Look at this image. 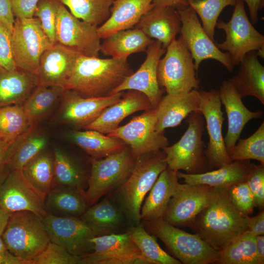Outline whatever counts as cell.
Returning a JSON list of instances; mask_svg holds the SVG:
<instances>
[{
	"label": "cell",
	"instance_id": "47",
	"mask_svg": "<svg viewBox=\"0 0 264 264\" xmlns=\"http://www.w3.org/2000/svg\"><path fill=\"white\" fill-rule=\"evenodd\" d=\"M228 194L233 205L243 216H249L256 207L253 195L246 181L228 186Z\"/></svg>",
	"mask_w": 264,
	"mask_h": 264
},
{
	"label": "cell",
	"instance_id": "22",
	"mask_svg": "<svg viewBox=\"0 0 264 264\" xmlns=\"http://www.w3.org/2000/svg\"><path fill=\"white\" fill-rule=\"evenodd\" d=\"M80 55L60 44L52 45L41 56L37 74L39 84L64 88Z\"/></svg>",
	"mask_w": 264,
	"mask_h": 264
},
{
	"label": "cell",
	"instance_id": "49",
	"mask_svg": "<svg viewBox=\"0 0 264 264\" xmlns=\"http://www.w3.org/2000/svg\"><path fill=\"white\" fill-rule=\"evenodd\" d=\"M0 67L14 71L15 62L11 43V33L0 22Z\"/></svg>",
	"mask_w": 264,
	"mask_h": 264
},
{
	"label": "cell",
	"instance_id": "11",
	"mask_svg": "<svg viewBox=\"0 0 264 264\" xmlns=\"http://www.w3.org/2000/svg\"><path fill=\"white\" fill-rule=\"evenodd\" d=\"M176 9L181 23L179 33L193 57L196 71H198L202 61L211 59L219 62L232 71L234 66L229 54L220 50L208 36L194 9L188 4Z\"/></svg>",
	"mask_w": 264,
	"mask_h": 264
},
{
	"label": "cell",
	"instance_id": "53",
	"mask_svg": "<svg viewBox=\"0 0 264 264\" xmlns=\"http://www.w3.org/2000/svg\"><path fill=\"white\" fill-rule=\"evenodd\" d=\"M0 264H29V263L10 253L0 236Z\"/></svg>",
	"mask_w": 264,
	"mask_h": 264
},
{
	"label": "cell",
	"instance_id": "37",
	"mask_svg": "<svg viewBox=\"0 0 264 264\" xmlns=\"http://www.w3.org/2000/svg\"><path fill=\"white\" fill-rule=\"evenodd\" d=\"M54 177L52 187H65L85 191L87 181L85 173L80 166L65 152L55 147L53 149Z\"/></svg>",
	"mask_w": 264,
	"mask_h": 264
},
{
	"label": "cell",
	"instance_id": "32",
	"mask_svg": "<svg viewBox=\"0 0 264 264\" xmlns=\"http://www.w3.org/2000/svg\"><path fill=\"white\" fill-rule=\"evenodd\" d=\"M154 41L136 28L120 30L104 39L100 52L111 58L127 59L132 54L146 51Z\"/></svg>",
	"mask_w": 264,
	"mask_h": 264
},
{
	"label": "cell",
	"instance_id": "23",
	"mask_svg": "<svg viewBox=\"0 0 264 264\" xmlns=\"http://www.w3.org/2000/svg\"><path fill=\"white\" fill-rule=\"evenodd\" d=\"M200 105L198 89H193L186 93L167 94L162 96L155 108L156 131L163 132L167 128L179 125L190 113L199 111Z\"/></svg>",
	"mask_w": 264,
	"mask_h": 264
},
{
	"label": "cell",
	"instance_id": "21",
	"mask_svg": "<svg viewBox=\"0 0 264 264\" xmlns=\"http://www.w3.org/2000/svg\"><path fill=\"white\" fill-rule=\"evenodd\" d=\"M219 92L227 116L228 129L224 141L230 155L245 125L253 119L262 117L264 113L262 110H249L236 88L228 80L222 82Z\"/></svg>",
	"mask_w": 264,
	"mask_h": 264
},
{
	"label": "cell",
	"instance_id": "41",
	"mask_svg": "<svg viewBox=\"0 0 264 264\" xmlns=\"http://www.w3.org/2000/svg\"><path fill=\"white\" fill-rule=\"evenodd\" d=\"M132 239L148 264H181L159 245L156 237L151 235L140 223L129 229Z\"/></svg>",
	"mask_w": 264,
	"mask_h": 264
},
{
	"label": "cell",
	"instance_id": "31",
	"mask_svg": "<svg viewBox=\"0 0 264 264\" xmlns=\"http://www.w3.org/2000/svg\"><path fill=\"white\" fill-rule=\"evenodd\" d=\"M80 218L97 237L116 233L126 217L118 205L108 198L88 207Z\"/></svg>",
	"mask_w": 264,
	"mask_h": 264
},
{
	"label": "cell",
	"instance_id": "12",
	"mask_svg": "<svg viewBox=\"0 0 264 264\" xmlns=\"http://www.w3.org/2000/svg\"><path fill=\"white\" fill-rule=\"evenodd\" d=\"M155 110L145 111L133 117L122 126H118L107 135L117 137L129 146L132 156L136 159L140 156L162 150L169 145L164 132L155 130Z\"/></svg>",
	"mask_w": 264,
	"mask_h": 264
},
{
	"label": "cell",
	"instance_id": "17",
	"mask_svg": "<svg viewBox=\"0 0 264 264\" xmlns=\"http://www.w3.org/2000/svg\"><path fill=\"white\" fill-rule=\"evenodd\" d=\"M45 197L26 179L22 170H10L0 186V208L9 214L29 211L43 218L47 214Z\"/></svg>",
	"mask_w": 264,
	"mask_h": 264
},
{
	"label": "cell",
	"instance_id": "6",
	"mask_svg": "<svg viewBox=\"0 0 264 264\" xmlns=\"http://www.w3.org/2000/svg\"><path fill=\"white\" fill-rule=\"evenodd\" d=\"M186 122L187 128L180 139L162 149L167 166L176 171L183 170L188 174L206 172L209 167L202 139L204 117L200 111H194L188 116Z\"/></svg>",
	"mask_w": 264,
	"mask_h": 264
},
{
	"label": "cell",
	"instance_id": "38",
	"mask_svg": "<svg viewBox=\"0 0 264 264\" xmlns=\"http://www.w3.org/2000/svg\"><path fill=\"white\" fill-rule=\"evenodd\" d=\"M218 264H258L256 237L247 230L237 236L220 251Z\"/></svg>",
	"mask_w": 264,
	"mask_h": 264
},
{
	"label": "cell",
	"instance_id": "42",
	"mask_svg": "<svg viewBox=\"0 0 264 264\" xmlns=\"http://www.w3.org/2000/svg\"><path fill=\"white\" fill-rule=\"evenodd\" d=\"M25 114L22 105L0 108V140L12 143L20 135L33 125Z\"/></svg>",
	"mask_w": 264,
	"mask_h": 264
},
{
	"label": "cell",
	"instance_id": "43",
	"mask_svg": "<svg viewBox=\"0 0 264 264\" xmlns=\"http://www.w3.org/2000/svg\"><path fill=\"white\" fill-rule=\"evenodd\" d=\"M188 5L198 15L202 27L214 41L215 29L218 19L223 9L234 6L236 0H186Z\"/></svg>",
	"mask_w": 264,
	"mask_h": 264
},
{
	"label": "cell",
	"instance_id": "25",
	"mask_svg": "<svg viewBox=\"0 0 264 264\" xmlns=\"http://www.w3.org/2000/svg\"><path fill=\"white\" fill-rule=\"evenodd\" d=\"M176 8L173 6H153L140 19L135 28L151 39L160 42L167 48L175 39L181 27Z\"/></svg>",
	"mask_w": 264,
	"mask_h": 264
},
{
	"label": "cell",
	"instance_id": "58",
	"mask_svg": "<svg viewBox=\"0 0 264 264\" xmlns=\"http://www.w3.org/2000/svg\"><path fill=\"white\" fill-rule=\"evenodd\" d=\"M10 214L0 208V236L1 235L7 224Z\"/></svg>",
	"mask_w": 264,
	"mask_h": 264
},
{
	"label": "cell",
	"instance_id": "59",
	"mask_svg": "<svg viewBox=\"0 0 264 264\" xmlns=\"http://www.w3.org/2000/svg\"><path fill=\"white\" fill-rule=\"evenodd\" d=\"M10 171V169L7 166L0 168V186L4 181Z\"/></svg>",
	"mask_w": 264,
	"mask_h": 264
},
{
	"label": "cell",
	"instance_id": "8",
	"mask_svg": "<svg viewBox=\"0 0 264 264\" xmlns=\"http://www.w3.org/2000/svg\"><path fill=\"white\" fill-rule=\"evenodd\" d=\"M165 53L157 67L159 86L171 94L198 89L199 81L196 74L194 59L181 36L171 43Z\"/></svg>",
	"mask_w": 264,
	"mask_h": 264
},
{
	"label": "cell",
	"instance_id": "26",
	"mask_svg": "<svg viewBox=\"0 0 264 264\" xmlns=\"http://www.w3.org/2000/svg\"><path fill=\"white\" fill-rule=\"evenodd\" d=\"M153 0H114L109 18L100 26L97 33L105 39L120 30L131 29L153 6Z\"/></svg>",
	"mask_w": 264,
	"mask_h": 264
},
{
	"label": "cell",
	"instance_id": "5",
	"mask_svg": "<svg viewBox=\"0 0 264 264\" xmlns=\"http://www.w3.org/2000/svg\"><path fill=\"white\" fill-rule=\"evenodd\" d=\"M144 223L146 229L159 238L181 264H216L219 258V251L196 233L186 232L163 219Z\"/></svg>",
	"mask_w": 264,
	"mask_h": 264
},
{
	"label": "cell",
	"instance_id": "4",
	"mask_svg": "<svg viewBox=\"0 0 264 264\" xmlns=\"http://www.w3.org/2000/svg\"><path fill=\"white\" fill-rule=\"evenodd\" d=\"M1 238L10 253L29 264L50 242L43 218L29 211L11 214Z\"/></svg>",
	"mask_w": 264,
	"mask_h": 264
},
{
	"label": "cell",
	"instance_id": "24",
	"mask_svg": "<svg viewBox=\"0 0 264 264\" xmlns=\"http://www.w3.org/2000/svg\"><path fill=\"white\" fill-rule=\"evenodd\" d=\"M154 109L148 98L143 93L128 90L120 100L107 108L92 123L84 128L108 134L116 129L126 117L140 110Z\"/></svg>",
	"mask_w": 264,
	"mask_h": 264
},
{
	"label": "cell",
	"instance_id": "48",
	"mask_svg": "<svg viewBox=\"0 0 264 264\" xmlns=\"http://www.w3.org/2000/svg\"><path fill=\"white\" fill-rule=\"evenodd\" d=\"M246 182L253 195L256 207L260 211L264 210V164H255Z\"/></svg>",
	"mask_w": 264,
	"mask_h": 264
},
{
	"label": "cell",
	"instance_id": "19",
	"mask_svg": "<svg viewBox=\"0 0 264 264\" xmlns=\"http://www.w3.org/2000/svg\"><path fill=\"white\" fill-rule=\"evenodd\" d=\"M213 187L205 184L179 183L169 202L163 220L175 226L190 227L207 204Z\"/></svg>",
	"mask_w": 264,
	"mask_h": 264
},
{
	"label": "cell",
	"instance_id": "33",
	"mask_svg": "<svg viewBox=\"0 0 264 264\" xmlns=\"http://www.w3.org/2000/svg\"><path fill=\"white\" fill-rule=\"evenodd\" d=\"M85 191L70 187L52 188L45 199L47 213L59 216L80 217L88 207L84 194Z\"/></svg>",
	"mask_w": 264,
	"mask_h": 264
},
{
	"label": "cell",
	"instance_id": "51",
	"mask_svg": "<svg viewBox=\"0 0 264 264\" xmlns=\"http://www.w3.org/2000/svg\"><path fill=\"white\" fill-rule=\"evenodd\" d=\"M10 0H0V22L11 33L15 22Z\"/></svg>",
	"mask_w": 264,
	"mask_h": 264
},
{
	"label": "cell",
	"instance_id": "50",
	"mask_svg": "<svg viewBox=\"0 0 264 264\" xmlns=\"http://www.w3.org/2000/svg\"><path fill=\"white\" fill-rule=\"evenodd\" d=\"M40 0H10L13 14L16 18H31Z\"/></svg>",
	"mask_w": 264,
	"mask_h": 264
},
{
	"label": "cell",
	"instance_id": "35",
	"mask_svg": "<svg viewBox=\"0 0 264 264\" xmlns=\"http://www.w3.org/2000/svg\"><path fill=\"white\" fill-rule=\"evenodd\" d=\"M73 131L69 136L78 146L91 156V158L100 159L121 151L126 147L121 139L105 135L94 130Z\"/></svg>",
	"mask_w": 264,
	"mask_h": 264
},
{
	"label": "cell",
	"instance_id": "18",
	"mask_svg": "<svg viewBox=\"0 0 264 264\" xmlns=\"http://www.w3.org/2000/svg\"><path fill=\"white\" fill-rule=\"evenodd\" d=\"M123 91L106 96L84 97L71 90L65 89L56 116L61 123L79 129L94 121L108 107L121 98Z\"/></svg>",
	"mask_w": 264,
	"mask_h": 264
},
{
	"label": "cell",
	"instance_id": "13",
	"mask_svg": "<svg viewBox=\"0 0 264 264\" xmlns=\"http://www.w3.org/2000/svg\"><path fill=\"white\" fill-rule=\"evenodd\" d=\"M97 27L80 20L60 2L56 18V43L81 55L99 57L101 38Z\"/></svg>",
	"mask_w": 264,
	"mask_h": 264
},
{
	"label": "cell",
	"instance_id": "2",
	"mask_svg": "<svg viewBox=\"0 0 264 264\" xmlns=\"http://www.w3.org/2000/svg\"><path fill=\"white\" fill-rule=\"evenodd\" d=\"M133 73L127 58L80 55L64 88L84 97L106 96Z\"/></svg>",
	"mask_w": 264,
	"mask_h": 264
},
{
	"label": "cell",
	"instance_id": "7",
	"mask_svg": "<svg viewBox=\"0 0 264 264\" xmlns=\"http://www.w3.org/2000/svg\"><path fill=\"white\" fill-rule=\"evenodd\" d=\"M136 159L130 148L123 149L100 159L91 158L88 189L84 192L88 206L120 186L130 176Z\"/></svg>",
	"mask_w": 264,
	"mask_h": 264
},
{
	"label": "cell",
	"instance_id": "56",
	"mask_svg": "<svg viewBox=\"0 0 264 264\" xmlns=\"http://www.w3.org/2000/svg\"><path fill=\"white\" fill-rule=\"evenodd\" d=\"M188 4L186 0H153V5L155 6H173L176 8Z\"/></svg>",
	"mask_w": 264,
	"mask_h": 264
},
{
	"label": "cell",
	"instance_id": "16",
	"mask_svg": "<svg viewBox=\"0 0 264 264\" xmlns=\"http://www.w3.org/2000/svg\"><path fill=\"white\" fill-rule=\"evenodd\" d=\"M43 220L51 242L63 246L74 256L82 257L93 251L90 239L94 236L80 217L47 213Z\"/></svg>",
	"mask_w": 264,
	"mask_h": 264
},
{
	"label": "cell",
	"instance_id": "15",
	"mask_svg": "<svg viewBox=\"0 0 264 264\" xmlns=\"http://www.w3.org/2000/svg\"><path fill=\"white\" fill-rule=\"evenodd\" d=\"M199 111L206 122L209 141L205 150L208 167L219 168L232 162L226 150L222 133L223 112L219 90H198Z\"/></svg>",
	"mask_w": 264,
	"mask_h": 264
},
{
	"label": "cell",
	"instance_id": "40",
	"mask_svg": "<svg viewBox=\"0 0 264 264\" xmlns=\"http://www.w3.org/2000/svg\"><path fill=\"white\" fill-rule=\"evenodd\" d=\"M78 19L97 27L110 17L114 0H59Z\"/></svg>",
	"mask_w": 264,
	"mask_h": 264
},
{
	"label": "cell",
	"instance_id": "10",
	"mask_svg": "<svg viewBox=\"0 0 264 264\" xmlns=\"http://www.w3.org/2000/svg\"><path fill=\"white\" fill-rule=\"evenodd\" d=\"M11 43L17 68L37 75L41 55L53 45L43 30L39 19L35 17L16 18Z\"/></svg>",
	"mask_w": 264,
	"mask_h": 264
},
{
	"label": "cell",
	"instance_id": "52",
	"mask_svg": "<svg viewBox=\"0 0 264 264\" xmlns=\"http://www.w3.org/2000/svg\"><path fill=\"white\" fill-rule=\"evenodd\" d=\"M248 231L254 236L264 234V211H260L255 216H246Z\"/></svg>",
	"mask_w": 264,
	"mask_h": 264
},
{
	"label": "cell",
	"instance_id": "34",
	"mask_svg": "<svg viewBox=\"0 0 264 264\" xmlns=\"http://www.w3.org/2000/svg\"><path fill=\"white\" fill-rule=\"evenodd\" d=\"M47 142L45 134L37 129V125H33L9 146L6 166L10 170H22L28 161L44 150Z\"/></svg>",
	"mask_w": 264,
	"mask_h": 264
},
{
	"label": "cell",
	"instance_id": "39",
	"mask_svg": "<svg viewBox=\"0 0 264 264\" xmlns=\"http://www.w3.org/2000/svg\"><path fill=\"white\" fill-rule=\"evenodd\" d=\"M22 171L26 179L37 190L46 195L52 187L53 155L44 150L28 161Z\"/></svg>",
	"mask_w": 264,
	"mask_h": 264
},
{
	"label": "cell",
	"instance_id": "30",
	"mask_svg": "<svg viewBox=\"0 0 264 264\" xmlns=\"http://www.w3.org/2000/svg\"><path fill=\"white\" fill-rule=\"evenodd\" d=\"M240 65L237 74L228 81L242 98L253 96L264 105V66L257 53L252 51L247 53Z\"/></svg>",
	"mask_w": 264,
	"mask_h": 264
},
{
	"label": "cell",
	"instance_id": "14",
	"mask_svg": "<svg viewBox=\"0 0 264 264\" xmlns=\"http://www.w3.org/2000/svg\"><path fill=\"white\" fill-rule=\"evenodd\" d=\"M93 251L81 257L79 264H148L131 233H114L90 239Z\"/></svg>",
	"mask_w": 264,
	"mask_h": 264
},
{
	"label": "cell",
	"instance_id": "46",
	"mask_svg": "<svg viewBox=\"0 0 264 264\" xmlns=\"http://www.w3.org/2000/svg\"><path fill=\"white\" fill-rule=\"evenodd\" d=\"M80 259L81 257L73 255L63 246L50 242L32 260V264H79Z\"/></svg>",
	"mask_w": 264,
	"mask_h": 264
},
{
	"label": "cell",
	"instance_id": "29",
	"mask_svg": "<svg viewBox=\"0 0 264 264\" xmlns=\"http://www.w3.org/2000/svg\"><path fill=\"white\" fill-rule=\"evenodd\" d=\"M39 85L37 75L17 69L11 71L0 67V108L22 105Z\"/></svg>",
	"mask_w": 264,
	"mask_h": 264
},
{
	"label": "cell",
	"instance_id": "27",
	"mask_svg": "<svg viewBox=\"0 0 264 264\" xmlns=\"http://www.w3.org/2000/svg\"><path fill=\"white\" fill-rule=\"evenodd\" d=\"M176 173L167 166L160 174L142 205L140 216L144 221L163 219L179 184Z\"/></svg>",
	"mask_w": 264,
	"mask_h": 264
},
{
	"label": "cell",
	"instance_id": "55",
	"mask_svg": "<svg viewBox=\"0 0 264 264\" xmlns=\"http://www.w3.org/2000/svg\"><path fill=\"white\" fill-rule=\"evenodd\" d=\"M256 253L258 264H264V235L255 236Z\"/></svg>",
	"mask_w": 264,
	"mask_h": 264
},
{
	"label": "cell",
	"instance_id": "9",
	"mask_svg": "<svg viewBox=\"0 0 264 264\" xmlns=\"http://www.w3.org/2000/svg\"><path fill=\"white\" fill-rule=\"evenodd\" d=\"M230 20H219L216 26L225 33V40L216 44L220 50L227 51L234 66L240 65L246 54L256 50L264 58V36L252 25L248 18L243 0H236Z\"/></svg>",
	"mask_w": 264,
	"mask_h": 264
},
{
	"label": "cell",
	"instance_id": "1",
	"mask_svg": "<svg viewBox=\"0 0 264 264\" xmlns=\"http://www.w3.org/2000/svg\"><path fill=\"white\" fill-rule=\"evenodd\" d=\"M228 186L214 187L205 207L190 228L215 250L220 251L234 238L248 230L246 216L231 202Z\"/></svg>",
	"mask_w": 264,
	"mask_h": 264
},
{
	"label": "cell",
	"instance_id": "44",
	"mask_svg": "<svg viewBox=\"0 0 264 264\" xmlns=\"http://www.w3.org/2000/svg\"><path fill=\"white\" fill-rule=\"evenodd\" d=\"M229 155L233 161L256 160L264 164V122L246 139H239Z\"/></svg>",
	"mask_w": 264,
	"mask_h": 264
},
{
	"label": "cell",
	"instance_id": "36",
	"mask_svg": "<svg viewBox=\"0 0 264 264\" xmlns=\"http://www.w3.org/2000/svg\"><path fill=\"white\" fill-rule=\"evenodd\" d=\"M65 89L59 86L38 85L22 105L30 122L37 124L47 116Z\"/></svg>",
	"mask_w": 264,
	"mask_h": 264
},
{
	"label": "cell",
	"instance_id": "3",
	"mask_svg": "<svg viewBox=\"0 0 264 264\" xmlns=\"http://www.w3.org/2000/svg\"><path fill=\"white\" fill-rule=\"evenodd\" d=\"M167 167L163 150L143 154L136 159L127 179L115 190L117 204L132 226L140 224L145 197Z\"/></svg>",
	"mask_w": 264,
	"mask_h": 264
},
{
	"label": "cell",
	"instance_id": "45",
	"mask_svg": "<svg viewBox=\"0 0 264 264\" xmlns=\"http://www.w3.org/2000/svg\"><path fill=\"white\" fill-rule=\"evenodd\" d=\"M59 0H40L38 2L34 17L38 18L42 28L51 43L56 44V22Z\"/></svg>",
	"mask_w": 264,
	"mask_h": 264
},
{
	"label": "cell",
	"instance_id": "57",
	"mask_svg": "<svg viewBox=\"0 0 264 264\" xmlns=\"http://www.w3.org/2000/svg\"><path fill=\"white\" fill-rule=\"evenodd\" d=\"M11 143L0 140V168L6 166L8 161V149Z\"/></svg>",
	"mask_w": 264,
	"mask_h": 264
},
{
	"label": "cell",
	"instance_id": "20",
	"mask_svg": "<svg viewBox=\"0 0 264 264\" xmlns=\"http://www.w3.org/2000/svg\"><path fill=\"white\" fill-rule=\"evenodd\" d=\"M166 50V48L160 42L154 41L147 47L146 59L139 69L126 78L111 94L126 90L140 91L148 98L152 108L154 109L162 97L157 71L159 60Z\"/></svg>",
	"mask_w": 264,
	"mask_h": 264
},
{
	"label": "cell",
	"instance_id": "54",
	"mask_svg": "<svg viewBox=\"0 0 264 264\" xmlns=\"http://www.w3.org/2000/svg\"><path fill=\"white\" fill-rule=\"evenodd\" d=\"M249 8L251 22L253 23L258 21V12L262 8L263 0H243Z\"/></svg>",
	"mask_w": 264,
	"mask_h": 264
},
{
	"label": "cell",
	"instance_id": "28",
	"mask_svg": "<svg viewBox=\"0 0 264 264\" xmlns=\"http://www.w3.org/2000/svg\"><path fill=\"white\" fill-rule=\"evenodd\" d=\"M255 164L249 160L233 161L217 170L198 174H188L177 171L178 178L190 184H205L212 187L229 186L246 181Z\"/></svg>",
	"mask_w": 264,
	"mask_h": 264
}]
</instances>
